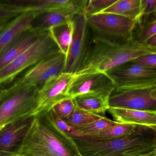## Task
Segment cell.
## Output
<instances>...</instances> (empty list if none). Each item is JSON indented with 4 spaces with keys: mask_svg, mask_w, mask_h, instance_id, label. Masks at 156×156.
<instances>
[{
    "mask_svg": "<svg viewBox=\"0 0 156 156\" xmlns=\"http://www.w3.org/2000/svg\"><path fill=\"white\" fill-rule=\"evenodd\" d=\"M144 45L149 49L156 51V34L148 38Z\"/></svg>",
    "mask_w": 156,
    "mask_h": 156,
    "instance_id": "f546056e",
    "label": "cell"
},
{
    "mask_svg": "<svg viewBox=\"0 0 156 156\" xmlns=\"http://www.w3.org/2000/svg\"><path fill=\"white\" fill-rule=\"evenodd\" d=\"M42 32L31 28L18 36L0 56V71L10 64L34 43Z\"/></svg>",
    "mask_w": 156,
    "mask_h": 156,
    "instance_id": "e0dca14e",
    "label": "cell"
},
{
    "mask_svg": "<svg viewBox=\"0 0 156 156\" xmlns=\"http://www.w3.org/2000/svg\"><path fill=\"white\" fill-rule=\"evenodd\" d=\"M18 153L24 156H84L74 138L58 127L52 110L33 117Z\"/></svg>",
    "mask_w": 156,
    "mask_h": 156,
    "instance_id": "6da1fadb",
    "label": "cell"
},
{
    "mask_svg": "<svg viewBox=\"0 0 156 156\" xmlns=\"http://www.w3.org/2000/svg\"><path fill=\"white\" fill-rule=\"evenodd\" d=\"M103 116L89 112L76 106L71 115L67 119L63 120L69 125L78 129L90 124Z\"/></svg>",
    "mask_w": 156,
    "mask_h": 156,
    "instance_id": "44dd1931",
    "label": "cell"
},
{
    "mask_svg": "<svg viewBox=\"0 0 156 156\" xmlns=\"http://www.w3.org/2000/svg\"><path fill=\"white\" fill-rule=\"evenodd\" d=\"M76 77L75 73L63 72L48 80L39 89L33 117L48 112L58 103L70 98L69 88Z\"/></svg>",
    "mask_w": 156,
    "mask_h": 156,
    "instance_id": "9c48e42d",
    "label": "cell"
},
{
    "mask_svg": "<svg viewBox=\"0 0 156 156\" xmlns=\"http://www.w3.org/2000/svg\"><path fill=\"white\" fill-rule=\"evenodd\" d=\"M29 11L14 4L11 0L0 1V27Z\"/></svg>",
    "mask_w": 156,
    "mask_h": 156,
    "instance_id": "cb8c5ba5",
    "label": "cell"
},
{
    "mask_svg": "<svg viewBox=\"0 0 156 156\" xmlns=\"http://www.w3.org/2000/svg\"><path fill=\"white\" fill-rule=\"evenodd\" d=\"M119 123L111 120L105 116L95 121L90 124L80 129H76L80 137L96 135L101 133L117 125Z\"/></svg>",
    "mask_w": 156,
    "mask_h": 156,
    "instance_id": "603a6c76",
    "label": "cell"
},
{
    "mask_svg": "<svg viewBox=\"0 0 156 156\" xmlns=\"http://www.w3.org/2000/svg\"><path fill=\"white\" fill-rule=\"evenodd\" d=\"M156 19V9L154 13L153 14V15H152V16H151V17H150V18H149V19H148V20H147V21L146 22H145V23H147V22H149V21H152V20H154V19Z\"/></svg>",
    "mask_w": 156,
    "mask_h": 156,
    "instance_id": "4dcf8cb0",
    "label": "cell"
},
{
    "mask_svg": "<svg viewBox=\"0 0 156 156\" xmlns=\"http://www.w3.org/2000/svg\"><path fill=\"white\" fill-rule=\"evenodd\" d=\"M24 156L23 155L21 154H19V153H17V154H15L11 155L9 156Z\"/></svg>",
    "mask_w": 156,
    "mask_h": 156,
    "instance_id": "d6a6232c",
    "label": "cell"
},
{
    "mask_svg": "<svg viewBox=\"0 0 156 156\" xmlns=\"http://www.w3.org/2000/svg\"><path fill=\"white\" fill-rule=\"evenodd\" d=\"M74 99H66L55 105L52 110L55 114L63 120L67 119L72 114L76 108Z\"/></svg>",
    "mask_w": 156,
    "mask_h": 156,
    "instance_id": "484cf974",
    "label": "cell"
},
{
    "mask_svg": "<svg viewBox=\"0 0 156 156\" xmlns=\"http://www.w3.org/2000/svg\"><path fill=\"white\" fill-rule=\"evenodd\" d=\"M111 93H95L78 96L74 99L76 106L89 112L104 116L110 108Z\"/></svg>",
    "mask_w": 156,
    "mask_h": 156,
    "instance_id": "ac0fdd59",
    "label": "cell"
},
{
    "mask_svg": "<svg viewBox=\"0 0 156 156\" xmlns=\"http://www.w3.org/2000/svg\"><path fill=\"white\" fill-rule=\"evenodd\" d=\"M109 102L111 107L156 111V82L142 87L115 88Z\"/></svg>",
    "mask_w": 156,
    "mask_h": 156,
    "instance_id": "52a82bcc",
    "label": "cell"
},
{
    "mask_svg": "<svg viewBox=\"0 0 156 156\" xmlns=\"http://www.w3.org/2000/svg\"><path fill=\"white\" fill-rule=\"evenodd\" d=\"M74 139L84 156H120L156 150V132L141 126L124 136L111 140Z\"/></svg>",
    "mask_w": 156,
    "mask_h": 156,
    "instance_id": "3957f363",
    "label": "cell"
},
{
    "mask_svg": "<svg viewBox=\"0 0 156 156\" xmlns=\"http://www.w3.org/2000/svg\"><path fill=\"white\" fill-rule=\"evenodd\" d=\"M66 55L59 51L50 55L27 69L16 80L40 89L50 79L64 72Z\"/></svg>",
    "mask_w": 156,
    "mask_h": 156,
    "instance_id": "8fae6325",
    "label": "cell"
},
{
    "mask_svg": "<svg viewBox=\"0 0 156 156\" xmlns=\"http://www.w3.org/2000/svg\"><path fill=\"white\" fill-rule=\"evenodd\" d=\"M131 61L148 67L156 69V53L146 54Z\"/></svg>",
    "mask_w": 156,
    "mask_h": 156,
    "instance_id": "f1b7e54d",
    "label": "cell"
},
{
    "mask_svg": "<svg viewBox=\"0 0 156 156\" xmlns=\"http://www.w3.org/2000/svg\"><path fill=\"white\" fill-rule=\"evenodd\" d=\"M52 111L55 122L60 130L74 138H78L80 137L79 132L76 129L69 125L63 119L57 116L53 110H52Z\"/></svg>",
    "mask_w": 156,
    "mask_h": 156,
    "instance_id": "83f0119b",
    "label": "cell"
},
{
    "mask_svg": "<svg viewBox=\"0 0 156 156\" xmlns=\"http://www.w3.org/2000/svg\"><path fill=\"white\" fill-rule=\"evenodd\" d=\"M39 13L37 11L25 12L0 27V56L18 36L31 29L33 21Z\"/></svg>",
    "mask_w": 156,
    "mask_h": 156,
    "instance_id": "9a60e30c",
    "label": "cell"
},
{
    "mask_svg": "<svg viewBox=\"0 0 156 156\" xmlns=\"http://www.w3.org/2000/svg\"><path fill=\"white\" fill-rule=\"evenodd\" d=\"M5 87H0V99L3 93Z\"/></svg>",
    "mask_w": 156,
    "mask_h": 156,
    "instance_id": "1f68e13d",
    "label": "cell"
},
{
    "mask_svg": "<svg viewBox=\"0 0 156 156\" xmlns=\"http://www.w3.org/2000/svg\"><path fill=\"white\" fill-rule=\"evenodd\" d=\"M87 0H74L69 5L40 13L32 23L31 29L39 32L49 30L58 25L70 21L80 13L85 12Z\"/></svg>",
    "mask_w": 156,
    "mask_h": 156,
    "instance_id": "7c38bea8",
    "label": "cell"
},
{
    "mask_svg": "<svg viewBox=\"0 0 156 156\" xmlns=\"http://www.w3.org/2000/svg\"><path fill=\"white\" fill-rule=\"evenodd\" d=\"M115 88L113 81L105 72H97L77 76L69 88V94L70 98L74 99L88 93H112Z\"/></svg>",
    "mask_w": 156,
    "mask_h": 156,
    "instance_id": "4fadbf2b",
    "label": "cell"
},
{
    "mask_svg": "<svg viewBox=\"0 0 156 156\" xmlns=\"http://www.w3.org/2000/svg\"><path fill=\"white\" fill-rule=\"evenodd\" d=\"M105 73L112 79L115 88L142 87L156 82V69L132 61L115 67Z\"/></svg>",
    "mask_w": 156,
    "mask_h": 156,
    "instance_id": "30bf717a",
    "label": "cell"
},
{
    "mask_svg": "<svg viewBox=\"0 0 156 156\" xmlns=\"http://www.w3.org/2000/svg\"><path fill=\"white\" fill-rule=\"evenodd\" d=\"M141 0H116L102 13H111L128 17L136 22L141 20Z\"/></svg>",
    "mask_w": 156,
    "mask_h": 156,
    "instance_id": "d6986e66",
    "label": "cell"
},
{
    "mask_svg": "<svg viewBox=\"0 0 156 156\" xmlns=\"http://www.w3.org/2000/svg\"><path fill=\"white\" fill-rule=\"evenodd\" d=\"M114 121L145 127L156 132V111L110 107L108 110Z\"/></svg>",
    "mask_w": 156,
    "mask_h": 156,
    "instance_id": "2e32d148",
    "label": "cell"
},
{
    "mask_svg": "<svg viewBox=\"0 0 156 156\" xmlns=\"http://www.w3.org/2000/svg\"><path fill=\"white\" fill-rule=\"evenodd\" d=\"M72 35L66 55L64 72L76 73L81 65L91 39L90 32L84 13L76 14L72 18Z\"/></svg>",
    "mask_w": 156,
    "mask_h": 156,
    "instance_id": "ba28073f",
    "label": "cell"
},
{
    "mask_svg": "<svg viewBox=\"0 0 156 156\" xmlns=\"http://www.w3.org/2000/svg\"><path fill=\"white\" fill-rule=\"evenodd\" d=\"M86 17L91 38L111 43H123L131 39L137 26L130 18L111 13H101Z\"/></svg>",
    "mask_w": 156,
    "mask_h": 156,
    "instance_id": "8992f818",
    "label": "cell"
},
{
    "mask_svg": "<svg viewBox=\"0 0 156 156\" xmlns=\"http://www.w3.org/2000/svg\"><path fill=\"white\" fill-rule=\"evenodd\" d=\"M39 89L15 80L5 87L0 99V129L23 118L33 117Z\"/></svg>",
    "mask_w": 156,
    "mask_h": 156,
    "instance_id": "277c9868",
    "label": "cell"
},
{
    "mask_svg": "<svg viewBox=\"0 0 156 156\" xmlns=\"http://www.w3.org/2000/svg\"><path fill=\"white\" fill-rule=\"evenodd\" d=\"M71 20L67 23L54 27L49 29L51 35L60 52L65 55H66L68 51L72 38Z\"/></svg>",
    "mask_w": 156,
    "mask_h": 156,
    "instance_id": "ffe728a7",
    "label": "cell"
},
{
    "mask_svg": "<svg viewBox=\"0 0 156 156\" xmlns=\"http://www.w3.org/2000/svg\"><path fill=\"white\" fill-rule=\"evenodd\" d=\"M59 51L50 30L42 32L34 43L0 71V87L9 86L22 73L50 55Z\"/></svg>",
    "mask_w": 156,
    "mask_h": 156,
    "instance_id": "5b68a950",
    "label": "cell"
},
{
    "mask_svg": "<svg viewBox=\"0 0 156 156\" xmlns=\"http://www.w3.org/2000/svg\"><path fill=\"white\" fill-rule=\"evenodd\" d=\"M156 34V19L136 26L133 34L134 40L144 45L149 38Z\"/></svg>",
    "mask_w": 156,
    "mask_h": 156,
    "instance_id": "d4e9b609",
    "label": "cell"
},
{
    "mask_svg": "<svg viewBox=\"0 0 156 156\" xmlns=\"http://www.w3.org/2000/svg\"><path fill=\"white\" fill-rule=\"evenodd\" d=\"M1 129H0V130H1Z\"/></svg>",
    "mask_w": 156,
    "mask_h": 156,
    "instance_id": "836d02e7",
    "label": "cell"
},
{
    "mask_svg": "<svg viewBox=\"0 0 156 156\" xmlns=\"http://www.w3.org/2000/svg\"><path fill=\"white\" fill-rule=\"evenodd\" d=\"M138 127L137 125H134L119 123L101 133L80 138L91 140H106L115 139L132 132Z\"/></svg>",
    "mask_w": 156,
    "mask_h": 156,
    "instance_id": "7402d4cb",
    "label": "cell"
},
{
    "mask_svg": "<svg viewBox=\"0 0 156 156\" xmlns=\"http://www.w3.org/2000/svg\"><path fill=\"white\" fill-rule=\"evenodd\" d=\"M116 1V0H90L86 4L84 13L86 16L100 13Z\"/></svg>",
    "mask_w": 156,
    "mask_h": 156,
    "instance_id": "4316f807",
    "label": "cell"
},
{
    "mask_svg": "<svg viewBox=\"0 0 156 156\" xmlns=\"http://www.w3.org/2000/svg\"><path fill=\"white\" fill-rule=\"evenodd\" d=\"M156 53L133 38L125 42L111 43L91 38L77 76L106 72L146 54Z\"/></svg>",
    "mask_w": 156,
    "mask_h": 156,
    "instance_id": "7a4b0ae2",
    "label": "cell"
},
{
    "mask_svg": "<svg viewBox=\"0 0 156 156\" xmlns=\"http://www.w3.org/2000/svg\"><path fill=\"white\" fill-rule=\"evenodd\" d=\"M33 117L17 120L6 125L0 130V156L18 153Z\"/></svg>",
    "mask_w": 156,
    "mask_h": 156,
    "instance_id": "5bb4252c",
    "label": "cell"
}]
</instances>
